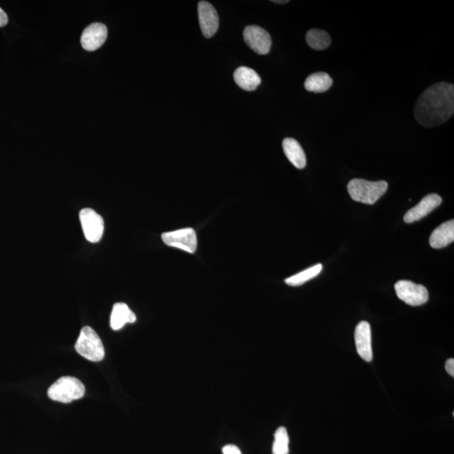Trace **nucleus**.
Masks as SVG:
<instances>
[{
	"label": "nucleus",
	"mask_w": 454,
	"mask_h": 454,
	"mask_svg": "<svg viewBox=\"0 0 454 454\" xmlns=\"http://www.w3.org/2000/svg\"><path fill=\"white\" fill-rule=\"evenodd\" d=\"M75 349L82 357L92 362H99L105 358L106 352L103 342L91 326L82 328L76 342Z\"/></svg>",
	"instance_id": "20e7f679"
},
{
	"label": "nucleus",
	"mask_w": 454,
	"mask_h": 454,
	"mask_svg": "<svg viewBox=\"0 0 454 454\" xmlns=\"http://www.w3.org/2000/svg\"><path fill=\"white\" fill-rule=\"evenodd\" d=\"M80 219L85 237L92 243H98L103 237L105 223L101 215L91 208L80 211Z\"/></svg>",
	"instance_id": "423d86ee"
},
{
	"label": "nucleus",
	"mask_w": 454,
	"mask_h": 454,
	"mask_svg": "<svg viewBox=\"0 0 454 454\" xmlns=\"http://www.w3.org/2000/svg\"><path fill=\"white\" fill-rule=\"evenodd\" d=\"M223 454H243L236 445H226L222 449Z\"/></svg>",
	"instance_id": "412c9836"
},
{
	"label": "nucleus",
	"mask_w": 454,
	"mask_h": 454,
	"mask_svg": "<svg viewBox=\"0 0 454 454\" xmlns=\"http://www.w3.org/2000/svg\"><path fill=\"white\" fill-rule=\"evenodd\" d=\"M199 21L201 31L206 38H211L218 31L219 16L214 6L209 2L198 3Z\"/></svg>",
	"instance_id": "1a4fd4ad"
},
{
	"label": "nucleus",
	"mask_w": 454,
	"mask_h": 454,
	"mask_svg": "<svg viewBox=\"0 0 454 454\" xmlns=\"http://www.w3.org/2000/svg\"><path fill=\"white\" fill-rule=\"evenodd\" d=\"M442 198L437 193H431L420 200L418 204L407 211L404 217L407 223H413L425 217L431 211L436 209L442 204Z\"/></svg>",
	"instance_id": "f8f14e48"
},
{
	"label": "nucleus",
	"mask_w": 454,
	"mask_h": 454,
	"mask_svg": "<svg viewBox=\"0 0 454 454\" xmlns=\"http://www.w3.org/2000/svg\"><path fill=\"white\" fill-rule=\"evenodd\" d=\"M333 83L332 77L326 73H315L307 77L304 88L309 92L324 93L332 87Z\"/></svg>",
	"instance_id": "f3484780"
},
{
	"label": "nucleus",
	"mask_w": 454,
	"mask_h": 454,
	"mask_svg": "<svg viewBox=\"0 0 454 454\" xmlns=\"http://www.w3.org/2000/svg\"><path fill=\"white\" fill-rule=\"evenodd\" d=\"M234 80L246 91H254L261 84V77L256 71L247 67H240L233 74Z\"/></svg>",
	"instance_id": "4468645a"
},
{
	"label": "nucleus",
	"mask_w": 454,
	"mask_h": 454,
	"mask_svg": "<svg viewBox=\"0 0 454 454\" xmlns=\"http://www.w3.org/2000/svg\"><path fill=\"white\" fill-rule=\"evenodd\" d=\"M454 241V221L442 223L431 233L429 243L431 248L441 249L453 243Z\"/></svg>",
	"instance_id": "ddd939ff"
},
{
	"label": "nucleus",
	"mask_w": 454,
	"mask_h": 454,
	"mask_svg": "<svg viewBox=\"0 0 454 454\" xmlns=\"http://www.w3.org/2000/svg\"><path fill=\"white\" fill-rule=\"evenodd\" d=\"M396 295L402 301L411 307H419L427 302L428 291L425 286L411 281L400 280L394 285Z\"/></svg>",
	"instance_id": "39448f33"
},
{
	"label": "nucleus",
	"mask_w": 454,
	"mask_h": 454,
	"mask_svg": "<svg viewBox=\"0 0 454 454\" xmlns=\"http://www.w3.org/2000/svg\"><path fill=\"white\" fill-rule=\"evenodd\" d=\"M306 38L308 46L318 51L326 49L332 42L328 33L318 29H310L307 32Z\"/></svg>",
	"instance_id": "a211bd4d"
},
{
	"label": "nucleus",
	"mask_w": 454,
	"mask_h": 454,
	"mask_svg": "<svg viewBox=\"0 0 454 454\" xmlns=\"http://www.w3.org/2000/svg\"><path fill=\"white\" fill-rule=\"evenodd\" d=\"M272 2L275 3H280V5H283V3H289L288 0H284V1H282V0H281V1H278V0H275V1H272Z\"/></svg>",
	"instance_id": "b1692460"
},
{
	"label": "nucleus",
	"mask_w": 454,
	"mask_h": 454,
	"mask_svg": "<svg viewBox=\"0 0 454 454\" xmlns=\"http://www.w3.org/2000/svg\"><path fill=\"white\" fill-rule=\"evenodd\" d=\"M283 149H284L285 154L289 161L297 169H302L306 167V154L296 139H285L283 141Z\"/></svg>",
	"instance_id": "2eb2a0df"
},
{
	"label": "nucleus",
	"mask_w": 454,
	"mask_h": 454,
	"mask_svg": "<svg viewBox=\"0 0 454 454\" xmlns=\"http://www.w3.org/2000/svg\"><path fill=\"white\" fill-rule=\"evenodd\" d=\"M355 344L357 351L361 358L370 363L373 360V350H372L371 326L367 322H361L356 326Z\"/></svg>",
	"instance_id": "9b49d317"
},
{
	"label": "nucleus",
	"mask_w": 454,
	"mask_h": 454,
	"mask_svg": "<svg viewBox=\"0 0 454 454\" xmlns=\"http://www.w3.org/2000/svg\"><path fill=\"white\" fill-rule=\"evenodd\" d=\"M163 243L169 247L193 254L197 248V236L195 230L185 228L174 232H165L162 235Z\"/></svg>",
	"instance_id": "0eeeda50"
},
{
	"label": "nucleus",
	"mask_w": 454,
	"mask_h": 454,
	"mask_svg": "<svg viewBox=\"0 0 454 454\" xmlns=\"http://www.w3.org/2000/svg\"><path fill=\"white\" fill-rule=\"evenodd\" d=\"M136 316L134 312L130 310L128 304L125 303H117L114 304L112 312L110 315V326L115 331L122 328L128 323L136 322Z\"/></svg>",
	"instance_id": "dca6fc26"
},
{
	"label": "nucleus",
	"mask_w": 454,
	"mask_h": 454,
	"mask_svg": "<svg viewBox=\"0 0 454 454\" xmlns=\"http://www.w3.org/2000/svg\"><path fill=\"white\" fill-rule=\"evenodd\" d=\"M289 438L284 427H278L274 434L273 454H289Z\"/></svg>",
	"instance_id": "aec40b11"
},
{
	"label": "nucleus",
	"mask_w": 454,
	"mask_h": 454,
	"mask_svg": "<svg viewBox=\"0 0 454 454\" xmlns=\"http://www.w3.org/2000/svg\"><path fill=\"white\" fill-rule=\"evenodd\" d=\"M446 370L448 373L454 377V359H449L446 363Z\"/></svg>",
	"instance_id": "4be33fe9"
},
{
	"label": "nucleus",
	"mask_w": 454,
	"mask_h": 454,
	"mask_svg": "<svg viewBox=\"0 0 454 454\" xmlns=\"http://www.w3.org/2000/svg\"><path fill=\"white\" fill-rule=\"evenodd\" d=\"M8 16L1 8H0V27H5L8 23Z\"/></svg>",
	"instance_id": "5701e85b"
},
{
	"label": "nucleus",
	"mask_w": 454,
	"mask_h": 454,
	"mask_svg": "<svg viewBox=\"0 0 454 454\" xmlns=\"http://www.w3.org/2000/svg\"><path fill=\"white\" fill-rule=\"evenodd\" d=\"M322 270V265L321 263L316 264V265L310 267L307 270L300 272V273L294 275V276L286 278L285 283L289 286H300L304 284V283L312 280V278L318 276Z\"/></svg>",
	"instance_id": "6ab92c4d"
},
{
	"label": "nucleus",
	"mask_w": 454,
	"mask_h": 454,
	"mask_svg": "<svg viewBox=\"0 0 454 454\" xmlns=\"http://www.w3.org/2000/svg\"><path fill=\"white\" fill-rule=\"evenodd\" d=\"M388 184L385 181L371 182L362 178H353L349 182L348 191L357 202L373 204L385 195Z\"/></svg>",
	"instance_id": "f03ea898"
},
{
	"label": "nucleus",
	"mask_w": 454,
	"mask_h": 454,
	"mask_svg": "<svg viewBox=\"0 0 454 454\" xmlns=\"http://www.w3.org/2000/svg\"><path fill=\"white\" fill-rule=\"evenodd\" d=\"M454 113V86L449 83L435 84L427 88L416 101V120L424 128L444 124Z\"/></svg>",
	"instance_id": "f257e3e1"
},
{
	"label": "nucleus",
	"mask_w": 454,
	"mask_h": 454,
	"mask_svg": "<svg viewBox=\"0 0 454 454\" xmlns=\"http://www.w3.org/2000/svg\"><path fill=\"white\" fill-rule=\"evenodd\" d=\"M108 36L107 27L102 23H93L84 29L81 36V45L84 50H98L106 43Z\"/></svg>",
	"instance_id": "9d476101"
},
{
	"label": "nucleus",
	"mask_w": 454,
	"mask_h": 454,
	"mask_svg": "<svg viewBox=\"0 0 454 454\" xmlns=\"http://www.w3.org/2000/svg\"><path fill=\"white\" fill-rule=\"evenodd\" d=\"M245 43L251 49L259 55L270 53L272 39L270 33L258 25H249L243 32Z\"/></svg>",
	"instance_id": "6e6552de"
},
{
	"label": "nucleus",
	"mask_w": 454,
	"mask_h": 454,
	"mask_svg": "<svg viewBox=\"0 0 454 454\" xmlns=\"http://www.w3.org/2000/svg\"><path fill=\"white\" fill-rule=\"evenodd\" d=\"M85 387L80 379L64 376L56 381L48 390V397L54 401L70 403L84 396Z\"/></svg>",
	"instance_id": "7ed1b4c3"
}]
</instances>
